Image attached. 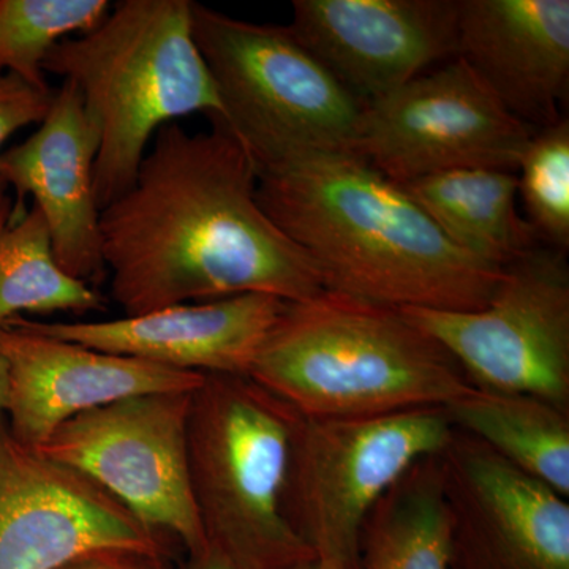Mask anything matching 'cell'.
I'll use <instances>...</instances> for the list:
<instances>
[{
    "instance_id": "21",
    "label": "cell",
    "mask_w": 569,
    "mask_h": 569,
    "mask_svg": "<svg viewBox=\"0 0 569 569\" xmlns=\"http://www.w3.org/2000/svg\"><path fill=\"white\" fill-rule=\"evenodd\" d=\"M107 298L67 274L36 206L0 194V328L22 313L103 312Z\"/></svg>"
},
{
    "instance_id": "17",
    "label": "cell",
    "mask_w": 569,
    "mask_h": 569,
    "mask_svg": "<svg viewBox=\"0 0 569 569\" xmlns=\"http://www.w3.org/2000/svg\"><path fill=\"white\" fill-rule=\"evenodd\" d=\"M458 58L519 121L552 126L568 96V0H458Z\"/></svg>"
},
{
    "instance_id": "9",
    "label": "cell",
    "mask_w": 569,
    "mask_h": 569,
    "mask_svg": "<svg viewBox=\"0 0 569 569\" xmlns=\"http://www.w3.org/2000/svg\"><path fill=\"white\" fill-rule=\"evenodd\" d=\"M535 132L455 58L365 104L353 157L400 186L466 168L518 173Z\"/></svg>"
},
{
    "instance_id": "14",
    "label": "cell",
    "mask_w": 569,
    "mask_h": 569,
    "mask_svg": "<svg viewBox=\"0 0 569 569\" xmlns=\"http://www.w3.org/2000/svg\"><path fill=\"white\" fill-rule=\"evenodd\" d=\"M0 347L9 365L6 427L32 448L93 408L151 392H192L204 378L44 335L24 317L0 328Z\"/></svg>"
},
{
    "instance_id": "10",
    "label": "cell",
    "mask_w": 569,
    "mask_h": 569,
    "mask_svg": "<svg viewBox=\"0 0 569 569\" xmlns=\"http://www.w3.org/2000/svg\"><path fill=\"white\" fill-rule=\"evenodd\" d=\"M192 392H151L93 408L37 449L102 486L149 529L178 539L189 557L200 556L208 541L187 459Z\"/></svg>"
},
{
    "instance_id": "8",
    "label": "cell",
    "mask_w": 569,
    "mask_h": 569,
    "mask_svg": "<svg viewBox=\"0 0 569 569\" xmlns=\"http://www.w3.org/2000/svg\"><path fill=\"white\" fill-rule=\"evenodd\" d=\"M400 312L448 351L471 387L535 396L569 410L565 250L538 244L512 261L482 309Z\"/></svg>"
},
{
    "instance_id": "24",
    "label": "cell",
    "mask_w": 569,
    "mask_h": 569,
    "mask_svg": "<svg viewBox=\"0 0 569 569\" xmlns=\"http://www.w3.org/2000/svg\"><path fill=\"white\" fill-rule=\"evenodd\" d=\"M52 97L54 92L33 88L14 74H0V149L18 130L43 121ZM2 186L0 181V194Z\"/></svg>"
},
{
    "instance_id": "3",
    "label": "cell",
    "mask_w": 569,
    "mask_h": 569,
    "mask_svg": "<svg viewBox=\"0 0 569 569\" xmlns=\"http://www.w3.org/2000/svg\"><path fill=\"white\" fill-rule=\"evenodd\" d=\"M249 377L317 419L445 408L473 388L399 309L331 290L288 302Z\"/></svg>"
},
{
    "instance_id": "6",
    "label": "cell",
    "mask_w": 569,
    "mask_h": 569,
    "mask_svg": "<svg viewBox=\"0 0 569 569\" xmlns=\"http://www.w3.org/2000/svg\"><path fill=\"white\" fill-rule=\"evenodd\" d=\"M194 43L222 104L223 127L257 174L325 156H351L362 104L288 26L236 20L192 2Z\"/></svg>"
},
{
    "instance_id": "13",
    "label": "cell",
    "mask_w": 569,
    "mask_h": 569,
    "mask_svg": "<svg viewBox=\"0 0 569 569\" xmlns=\"http://www.w3.org/2000/svg\"><path fill=\"white\" fill-rule=\"evenodd\" d=\"M288 29L365 107L458 58V0H295Z\"/></svg>"
},
{
    "instance_id": "12",
    "label": "cell",
    "mask_w": 569,
    "mask_h": 569,
    "mask_svg": "<svg viewBox=\"0 0 569 569\" xmlns=\"http://www.w3.org/2000/svg\"><path fill=\"white\" fill-rule=\"evenodd\" d=\"M438 460L449 569H569L568 498L458 429Z\"/></svg>"
},
{
    "instance_id": "25",
    "label": "cell",
    "mask_w": 569,
    "mask_h": 569,
    "mask_svg": "<svg viewBox=\"0 0 569 569\" xmlns=\"http://www.w3.org/2000/svg\"><path fill=\"white\" fill-rule=\"evenodd\" d=\"M61 569H167L162 559L129 552H107L71 561Z\"/></svg>"
},
{
    "instance_id": "18",
    "label": "cell",
    "mask_w": 569,
    "mask_h": 569,
    "mask_svg": "<svg viewBox=\"0 0 569 569\" xmlns=\"http://www.w3.org/2000/svg\"><path fill=\"white\" fill-rule=\"evenodd\" d=\"M402 187L452 244L490 268L503 271L539 244L518 211L516 171L466 168Z\"/></svg>"
},
{
    "instance_id": "11",
    "label": "cell",
    "mask_w": 569,
    "mask_h": 569,
    "mask_svg": "<svg viewBox=\"0 0 569 569\" xmlns=\"http://www.w3.org/2000/svg\"><path fill=\"white\" fill-rule=\"evenodd\" d=\"M162 537L81 471L0 429V569H61L107 552L162 559Z\"/></svg>"
},
{
    "instance_id": "20",
    "label": "cell",
    "mask_w": 569,
    "mask_h": 569,
    "mask_svg": "<svg viewBox=\"0 0 569 569\" xmlns=\"http://www.w3.org/2000/svg\"><path fill=\"white\" fill-rule=\"evenodd\" d=\"M451 518L438 455L418 460L373 505L358 569H449Z\"/></svg>"
},
{
    "instance_id": "16",
    "label": "cell",
    "mask_w": 569,
    "mask_h": 569,
    "mask_svg": "<svg viewBox=\"0 0 569 569\" xmlns=\"http://www.w3.org/2000/svg\"><path fill=\"white\" fill-rule=\"evenodd\" d=\"M287 305L274 296L242 295L93 323H31L104 353L201 376H249Z\"/></svg>"
},
{
    "instance_id": "5",
    "label": "cell",
    "mask_w": 569,
    "mask_h": 569,
    "mask_svg": "<svg viewBox=\"0 0 569 569\" xmlns=\"http://www.w3.org/2000/svg\"><path fill=\"white\" fill-rule=\"evenodd\" d=\"M301 415L249 376H204L190 399V488L208 548L236 569H284L313 553L282 498Z\"/></svg>"
},
{
    "instance_id": "1",
    "label": "cell",
    "mask_w": 569,
    "mask_h": 569,
    "mask_svg": "<svg viewBox=\"0 0 569 569\" xmlns=\"http://www.w3.org/2000/svg\"><path fill=\"white\" fill-rule=\"evenodd\" d=\"M111 298L127 317L164 307L269 295L299 302L326 290L305 250L257 198V168L223 127L168 123L137 178L100 212Z\"/></svg>"
},
{
    "instance_id": "19",
    "label": "cell",
    "mask_w": 569,
    "mask_h": 569,
    "mask_svg": "<svg viewBox=\"0 0 569 569\" xmlns=\"http://www.w3.org/2000/svg\"><path fill=\"white\" fill-rule=\"evenodd\" d=\"M443 410L455 429L569 497V410L535 396L475 387Z\"/></svg>"
},
{
    "instance_id": "15",
    "label": "cell",
    "mask_w": 569,
    "mask_h": 569,
    "mask_svg": "<svg viewBox=\"0 0 569 569\" xmlns=\"http://www.w3.org/2000/svg\"><path fill=\"white\" fill-rule=\"evenodd\" d=\"M99 138L80 92L69 81L54 92L39 130L0 153V181L17 192V203L32 197L50 228L56 260L81 282H102L104 272L100 208L93 186Z\"/></svg>"
},
{
    "instance_id": "4",
    "label": "cell",
    "mask_w": 569,
    "mask_h": 569,
    "mask_svg": "<svg viewBox=\"0 0 569 569\" xmlns=\"http://www.w3.org/2000/svg\"><path fill=\"white\" fill-rule=\"evenodd\" d=\"M43 71L78 89L99 138L93 186L100 211L132 187L162 127L193 112L222 118L194 43L190 0H123L99 28L59 41Z\"/></svg>"
},
{
    "instance_id": "2",
    "label": "cell",
    "mask_w": 569,
    "mask_h": 569,
    "mask_svg": "<svg viewBox=\"0 0 569 569\" xmlns=\"http://www.w3.org/2000/svg\"><path fill=\"white\" fill-rule=\"evenodd\" d=\"M257 198L309 254L326 290L399 310L471 312L503 279L505 269L452 244L402 186L356 157L261 171Z\"/></svg>"
},
{
    "instance_id": "23",
    "label": "cell",
    "mask_w": 569,
    "mask_h": 569,
    "mask_svg": "<svg viewBox=\"0 0 569 569\" xmlns=\"http://www.w3.org/2000/svg\"><path fill=\"white\" fill-rule=\"evenodd\" d=\"M518 192L539 241L553 249L569 246V122L539 129L518 164Z\"/></svg>"
},
{
    "instance_id": "22",
    "label": "cell",
    "mask_w": 569,
    "mask_h": 569,
    "mask_svg": "<svg viewBox=\"0 0 569 569\" xmlns=\"http://www.w3.org/2000/svg\"><path fill=\"white\" fill-rule=\"evenodd\" d=\"M110 10L108 0H0V74L51 91L43 71L48 52L70 33L99 28Z\"/></svg>"
},
{
    "instance_id": "27",
    "label": "cell",
    "mask_w": 569,
    "mask_h": 569,
    "mask_svg": "<svg viewBox=\"0 0 569 569\" xmlns=\"http://www.w3.org/2000/svg\"><path fill=\"white\" fill-rule=\"evenodd\" d=\"M7 392H9V365L0 347V429L6 425Z\"/></svg>"
},
{
    "instance_id": "28",
    "label": "cell",
    "mask_w": 569,
    "mask_h": 569,
    "mask_svg": "<svg viewBox=\"0 0 569 569\" xmlns=\"http://www.w3.org/2000/svg\"><path fill=\"white\" fill-rule=\"evenodd\" d=\"M284 569H326L323 565L318 563L316 559L301 561V563L291 565Z\"/></svg>"
},
{
    "instance_id": "26",
    "label": "cell",
    "mask_w": 569,
    "mask_h": 569,
    "mask_svg": "<svg viewBox=\"0 0 569 569\" xmlns=\"http://www.w3.org/2000/svg\"><path fill=\"white\" fill-rule=\"evenodd\" d=\"M183 569H236L222 553L211 548L204 550L200 556L190 557L189 563Z\"/></svg>"
},
{
    "instance_id": "7",
    "label": "cell",
    "mask_w": 569,
    "mask_h": 569,
    "mask_svg": "<svg viewBox=\"0 0 569 569\" xmlns=\"http://www.w3.org/2000/svg\"><path fill=\"white\" fill-rule=\"evenodd\" d=\"M455 432L443 408L299 417L282 498L288 526L326 569H358L370 509L408 468L447 447Z\"/></svg>"
}]
</instances>
